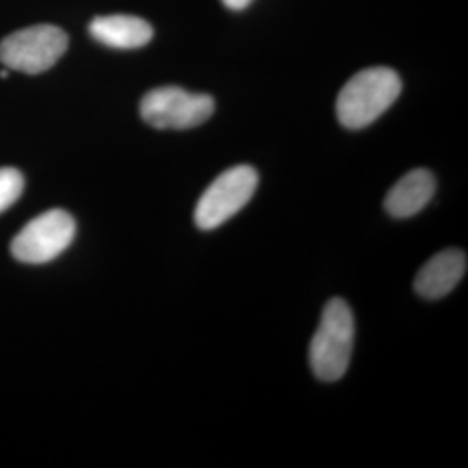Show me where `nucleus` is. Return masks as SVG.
<instances>
[{
	"mask_svg": "<svg viewBox=\"0 0 468 468\" xmlns=\"http://www.w3.org/2000/svg\"><path fill=\"white\" fill-rule=\"evenodd\" d=\"M25 189L23 174L13 167L0 168V214L16 203Z\"/></svg>",
	"mask_w": 468,
	"mask_h": 468,
	"instance_id": "obj_10",
	"label": "nucleus"
},
{
	"mask_svg": "<svg viewBox=\"0 0 468 468\" xmlns=\"http://www.w3.org/2000/svg\"><path fill=\"white\" fill-rule=\"evenodd\" d=\"M259 186V174L250 165H236L224 170L218 179L205 189L195 208V222L203 231L218 229L236 216L249 201Z\"/></svg>",
	"mask_w": 468,
	"mask_h": 468,
	"instance_id": "obj_3",
	"label": "nucleus"
},
{
	"mask_svg": "<svg viewBox=\"0 0 468 468\" xmlns=\"http://www.w3.org/2000/svg\"><path fill=\"white\" fill-rule=\"evenodd\" d=\"M401 79L390 68L377 67L356 73L336 98V117L347 129H365L396 102Z\"/></svg>",
	"mask_w": 468,
	"mask_h": 468,
	"instance_id": "obj_1",
	"label": "nucleus"
},
{
	"mask_svg": "<svg viewBox=\"0 0 468 468\" xmlns=\"http://www.w3.org/2000/svg\"><path fill=\"white\" fill-rule=\"evenodd\" d=\"M251 0H222V4L233 11H241L247 5H250Z\"/></svg>",
	"mask_w": 468,
	"mask_h": 468,
	"instance_id": "obj_11",
	"label": "nucleus"
},
{
	"mask_svg": "<svg viewBox=\"0 0 468 468\" xmlns=\"http://www.w3.org/2000/svg\"><path fill=\"white\" fill-rule=\"evenodd\" d=\"M467 266L465 251L458 249L439 251L420 268L415 278V292L429 301L442 299L462 282Z\"/></svg>",
	"mask_w": 468,
	"mask_h": 468,
	"instance_id": "obj_7",
	"label": "nucleus"
},
{
	"mask_svg": "<svg viewBox=\"0 0 468 468\" xmlns=\"http://www.w3.org/2000/svg\"><path fill=\"white\" fill-rule=\"evenodd\" d=\"M0 77H2V79H7V71H5V69H4V71H2V73H0Z\"/></svg>",
	"mask_w": 468,
	"mask_h": 468,
	"instance_id": "obj_12",
	"label": "nucleus"
},
{
	"mask_svg": "<svg viewBox=\"0 0 468 468\" xmlns=\"http://www.w3.org/2000/svg\"><path fill=\"white\" fill-rule=\"evenodd\" d=\"M68 35L54 25H35L0 42V63L28 75L54 67L67 52Z\"/></svg>",
	"mask_w": 468,
	"mask_h": 468,
	"instance_id": "obj_5",
	"label": "nucleus"
},
{
	"mask_svg": "<svg viewBox=\"0 0 468 468\" xmlns=\"http://www.w3.org/2000/svg\"><path fill=\"white\" fill-rule=\"evenodd\" d=\"M434 193V176L427 168H415L388 189L385 210L394 218H413L429 205Z\"/></svg>",
	"mask_w": 468,
	"mask_h": 468,
	"instance_id": "obj_8",
	"label": "nucleus"
},
{
	"mask_svg": "<svg viewBox=\"0 0 468 468\" xmlns=\"http://www.w3.org/2000/svg\"><path fill=\"white\" fill-rule=\"evenodd\" d=\"M75 233V218L65 210L56 208L30 220L15 236L11 251L19 262L46 264L67 250Z\"/></svg>",
	"mask_w": 468,
	"mask_h": 468,
	"instance_id": "obj_6",
	"label": "nucleus"
},
{
	"mask_svg": "<svg viewBox=\"0 0 468 468\" xmlns=\"http://www.w3.org/2000/svg\"><path fill=\"white\" fill-rule=\"evenodd\" d=\"M89 32L98 42L113 49H137L153 38L150 23L129 15L98 16L89 25Z\"/></svg>",
	"mask_w": 468,
	"mask_h": 468,
	"instance_id": "obj_9",
	"label": "nucleus"
},
{
	"mask_svg": "<svg viewBox=\"0 0 468 468\" xmlns=\"http://www.w3.org/2000/svg\"><path fill=\"white\" fill-rule=\"evenodd\" d=\"M354 347V314L344 299L324 305L318 330L309 347V363L323 382L340 380L351 363Z\"/></svg>",
	"mask_w": 468,
	"mask_h": 468,
	"instance_id": "obj_2",
	"label": "nucleus"
},
{
	"mask_svg": "<svg viewBox=\"0 0 468 468\" xmlns=\"http://www.w3.org/2000/svg\"><path fill=\"white\" fill-rule=\"evenodd\" d=\"M214 110L212 96L187 92L176 85L153 89L139 106L141 117L151 127L174 131L198 127L214 115Z\"/></svg>",
	"mask_w": 468,
	"mask_h": 468,
	"instance_id": "obj_4",
	"label": "nucleus"
}]
</instances>
